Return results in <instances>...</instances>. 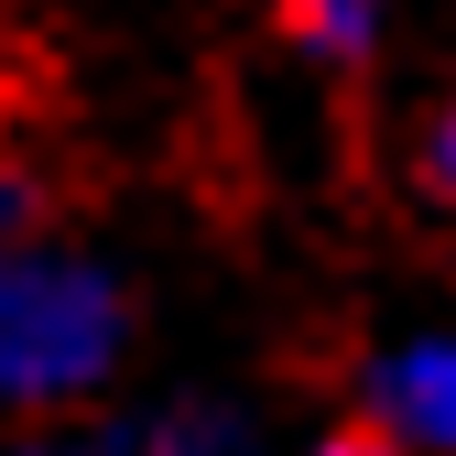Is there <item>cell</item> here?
Wrapping results in <instances>:
<instances>
[{
	"mask_svg": "<svg viewBox=\"0 0 456 456\" xmlns=\"http://www.w3.org/2000/svg\"><path fill=\"white\" fill-rule=\"evenodd\" d=\"M435 175H445V185H456V120H445V142H435Z\"/></svg>",
	"mask_w": 456,
	"mask_h": 456,
	"instance_id": "cell-4",
	"label": "cell"
},
{
	"mask_svg": "<svg viewBox=\"0 0 456 456\" xmlns=\"http://www.w3.org/2000/svg\"><path fill=\"white\" fill-rule=\"evenodd\" d=\"M120 348V305L87 261L0 250V403H66Z\"/></svg>",
	"mask_w": 456,
	"mask_h": 456,
	"instance_id": "cell-1",
	"label": "cell"
},
{
	"mask_svg": "<svg viewBox=\"0 0 456 456\" xmlns=\"http://www.w3.org/2000/svg\"><path fill=\"white\" fill-rule=\"evenodd\" d=\"M326 456H380V445H326Z\"/></svg>",
	"mask_w": 456,
	"mask_h": 456,
	"instance_id": "cell-5",
	"label": "cell"
},
{
	"mask_svg": "<svg viewBox=\"0 0 456 456\" xmlns=\"http://www.w3.org/2000/svg\"><path fill=\"white\" fill-rule=\"evenodd\" d=\"M380 403H391V424H403L413 445H445V456H456V348H413V359H391Z\"/></svg>",
	"mask_w": 456,
	"mask_h": 456,
	"instance_id": "cell-2",
	"label": "cell"
},
{
	"mask_svg": "<svg viewBox=\"0 0 456 456\" xmlns=\"http://www.w3.org/2000/svg\"><path fill=\"white\" fill-rule=\"evenodd\" d=\"M294 22H305V33H337V44H359L370 0H294Z\"/></svg>",
	"mask_w": 456,
	"mask_h": 456,
	"instance_id": "cell-3",
	"label": "cell"
}]
</instances>
